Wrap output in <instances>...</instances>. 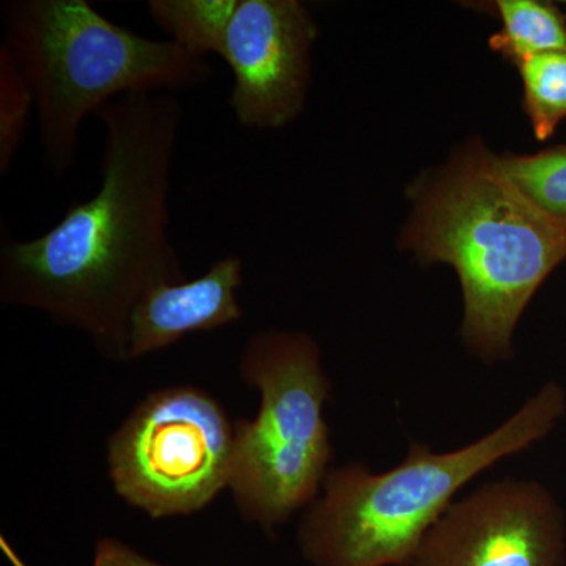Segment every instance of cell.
Masks as SVG:
<instances>
[{
  "label": "cell",
  "mask_w": 566,
  "mask_h": 566,
  "mask_svg": "<svg viewBox=\"0 0 566 566\" xmlns=\"http://www.w3.org/2000/svg\"><path fill=\"white\" fill-rule=\"evenodd\" d=\"M102 182L46 233L0 234V301L88 335L125 363L129 319L153 286L186 281L170 240V178L182 109L172 93H129L96 114Z\"/></svg>",
  "instance_id": "6da1fadb"
},
{
  "label": "cell",
  "mask_w": 566,
  "mask_h": 566,
  "mask_svg": "<svg viewBox=\"0 0 566 566\" xmlns=\"http://www.w3.org/2000/svg\"><path fill=\"white\" fill-rule=\"evenodd\" d=\"M409 199L401 245L423 264L455 270L464 345L485 363L509 360L521 316L566 260V221L527 199L501 156L474 139L420 175Z\"/></svg>",
  "instance_id": "7a4b0ae2"
},
{
  "label": "cell",
  "mask_w": 566,
  "mask_h": 566,
  "mask_svg": "<svg viewBox=\"0 0 566 566\" xmlns=\"http://www.w3.org/2000/svg\"><path fill=\"white\" fill-rule=\"evenodd\" d=\"M565 409V390L549 382L501 427L461 449L436 453L412 442L390 471L360 463L331 469L301 520V553L312 566L408 565L461 488L546 438Z\"/></svg>",
  "instance_id": "3957f363"
},
{
  "label": "cell",
  "mask_w": 566,
  "mask_h": 566,
  "mask_svg": "<svg viewBox=\"0 0 566 566\" xmlns=\"http://www.w3.org/2000/svg\"><path fill=\"white\" fill-rule=\"evenodd\" d=\"M6 44L35 95L44 164L63 175L76 161L85 118L129 93L191 91L212 66L174 41L122 28L87 0L3 3Z\"/></svg>",
  "instance_id": "277c9868"
},
{
  "label": "cell",
  "mask_w": 566,
  "mask_h": 566,
  "mask_svg": "<svg viewBox=\"0 0 566 566\" xmlns=\"http://www.w3.org/2000/svg\"><path fill=\"white\" fill-rule=\"evenodd\" d=\"M240 376L259 390L252 420L234 422L232 491L245 521L273 535L322 493L333 460L324 406L331 381L308 334L260 331L245 342Z\"/></svg>",
  "instance_id": "5b68a950"
},
{
  "label": "cell",
  "mask_w": 566,
  "mask_h": 566,
  "mask_svg": "<svg viewBox=\"0 0 566 566\" xmlns=\"http://www.w3.org/2000/svg\"><path fill=\"white\" fill-rule=\"evenodd\" d=\"M234 422L191 385L153 390L106 446L107 472L123 502L153 520L186 516L230 488Z\"/></svg>",
  "instance_id": "8992f818"
},
{
  "label": "cell",
  "mask_w": 566,
  "mask_h": 566,
  "mask_svg": "<svg viewBox=\"0 0 566 566\" xmlns=\"http://www.w3.org/2000/svg\"><path fill=\"white\" fill-rule=\"evenodd\" d=\"M565 516L539 483L505 479L453 501L406 566H565Z\"/></svg>",
  "instance_id": "52a82bcc"
},
{
  "label": "cell",
  "mask_w": 566,
  "mask_h": 566,
  "mask_svg": "<svg viewBox=\"0 0 566 566\" xmlns=\"http://www.w3.org/2000/svg\"><path fill=\"white\" fill-rule=\"evenodd\" d=\"M318 28L300 0H241L222 59L230 109L244 128L281 129L304 109Z\"/></svg>",
  "instance_id": "ba28073f"
},
{
  "label": "cell",
  "mask_w": 566,
  "mask_h": 566,
  "mask_svg": "<svg viewBox=\"0 0 566 566\" xmlns=\"http://www.w3.org/2000/svg\"><path fill=\"white\" fill-rule=\"evenodd\" d=\"M238 255L216 260L193 281L153 286L134 307L126 360L163 352L197 333H210L243 318L238 290L244 282Z\"/></svg>",
  "instance_id": "9c48e42d"
},
{
  "label": "cell",
  "mask_w": 566,
  "mask_h": 566,
  "mask_svg": "<svg viewBox=\"0 0 566 566\" xmlns=\"http://www.w3.org/2000/svg\"><path fill=\"white\" fill-rule=\"evenodd\" d=\"M501 31L490 39V48L502 59L520 65L535 55L566 54V17L553 3L539 0H497Z\"/></svg>",
  "instance_id": "30bf717a"
},
{
  "label": "cell",
  "mask_w": 566,
  "mask_h": 566,
  "mask_svg": "<svg viewBox=\"0 0 566 566\" xmlns=\"http://www.w3.org/2000/svg\"><path fill=\"white\" fill-rule=\"evenodd\" d=\"M241 0H150L151 20L170 41L197 57H222L227 33Z\"/></svg>",
  "instance_id": "8fae6325"
},
{
  "label": "cell",
  "mask_w": 566,
  "mask_h": 566,
  "mask_svg": "<svg viewBox=\"0 0 566 566\" xmlns=\"http://www.w3.org/2000/svg\"><path fill=\"white\" fill-rule=\"evenodd\" d=\"M523 106L535 139L545 142L566 120V54L535 55L516 66Z\"/></svg>",
  "instance_id": "7c38bea8"
},
{
  "label": "cell",
  "mask_w": 566,
  "mask_h": 566,
  "mask_svg": "<svg viewBox=\"0 0 566 566\" xmlns=\"http://www.w3.org/2000/svg\"><path fill=\"white\" fill-rule=\"evenodd\" d=\"M501 163L527 199L566 221V145L531 155L501 156Z\"/></svg>",
  "instance_id": "4fadbf2b"
},
{
  "label": "cell",
  "mask_w": 566,
  "mask_h": 566,
  "mask_svg": "<svg viewBox=\"0 0 566 566\" xmlns=\"http://www.w3.org/2000/svg\"><path fill=\"white\" fill-rule=\"evenodd\" d=\"M35 95L6 44L0 46V177H6L24 144Z\"/></svg>",
  "instance_id": "5bb4252c"
},
{
  "label": "cell",
  "mask_w": 566,
  "mask_h": 566,
  "mask_svg": "<svg viewBox=\"0 0 566 566\" xmlns=\"http://www.w3.org/2000/svg\"><path fill=\"white\" fill-rule=\"evenodd\" d=\"M93 566H166L151 557L145 556L136 547L128 545L123 539H98L93 551Z\"/></svg>",
  "instance_id": "9a60e30c"
},
{
  "label": "cell",
  "mask_w": 566,
  "mask_h": 566,
  "mask_svg": "<svg viewBox=\"0 0 566 566\" xmlns=\"http://www.w3.org/2000/svg\"><path fill=\"white\" fill-rule=\"evenodd\" d=\"M0 551H2L3 557L7 558L10 566H31L20 556V553L11 546L6 535H0Z\"/></svg>",
  "instance_id": "2e32d148"
},
{
  "label": "cell",
  "mask_w": 566,
  "mask_h": 566,
  "mask_svg": "<svg viewBox=\"0 0 566 566\" xmlns=\"http://www.w3.org/2000/svg\"><path fill=\"white\" fill-rule=\"evenodd\" d=\"M565 6H566V2H565Z\"/></svg>",
  "instance_id": "e0dca14e"
}]
</instances>
